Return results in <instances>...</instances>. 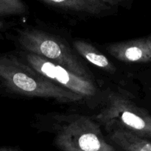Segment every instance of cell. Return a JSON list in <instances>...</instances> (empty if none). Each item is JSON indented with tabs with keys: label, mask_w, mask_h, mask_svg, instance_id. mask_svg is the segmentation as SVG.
Masks as SVG:
<instances>
[{
	"label": "cell",
	"mask_w": 151,
	"mask_h": 151,
	"mask_svg": "<svg viewBox=\"0 0 151 151\" xmlns=\"http://www.w3.org/2000/svg\"><path fill=\"white\" fill-rule=\"evenodd\" d=\"M0 94L52 99L63 103L84 98L56 85L10 53L0 54Z\"/></svg>",
	"instance_id": "1"
},
{
	"label": "cell",
	"mask_w": 151,
	"mask_h": 151,
	"mask_svg": "<svg viewBox=\"0 0 151 151\" xmlns=\"http://www.w3.org/2000/svg\"><path fill=\"white\" fill-rule=\"evenodd\" d=\"M18 41L28 53L44 58L81 78L91 81L88 68L58 36L38 29H27L20 32Z\"/></svg>",
	"instance_id": "2"
},
{
	"label": "cell",
	"mask_w": 151,
	"mask_h": 151,
	"mask_svg": "<svg viewBox=\"0 0 151 151\" xmlns=\"http://www.w3.org/2000/svg\"><path fill=\"white\" fill-rule=\"evenodd\" d=\"M55 143L61 151H116L90 118L76 116L58 131Z\"/></svg>",
	"instance_id": "3"
},
{
	"label": "cell",
	"mask_w": 151,
	"mask_h": 151,
	"mask_svg": "<svg viewBox=\"0 0 151 151\" xmlns=\"http://www.w3.org/2000/svg\"><path fill=\"white\" fill-rule=\"evenodd\" d=\"M106 129L119 128L134 133L150 134L151 122L147 116L119 94L108 97L106 107L97 116Z\"/></svg>",
	"instance_id": "4"
},
{
	"label": "cell",
	"mask_w": 151,
	"mask_h": 151,
	"mask_svg": "<svg viewBox=\"0 0 151 151\" xmlns=\"http://www.w3.org/2000/svg\"><path fill=\"white\" fill-rule=\"evenodd\" d=\"M24 60L29 66L46 78L69 91L85 97H92L97 88L92 81L84 79L70 71L42 57L27 52Z\"/></svg>",
	"instance_id": "5"
},
{
	"label": "cell",
	"mask_w": 151,
	"mask_h": 151,
	"mask_svg": "<svg viewBox=\"0 0 151 151\" xmlns=\"http://www.w3.org/2000/svg\"><path fill=\"white\" fill-rule=\"evenodd\" d=\"M44 4L65 11L98 15L119 5V0H44Z\"/></svg>",
	"instance_id": "6"
},
{
	"label": "cell",
	"mask_w": 151,
	"mask_h": 151,
	"mask_svg": "<svg viewBox=\"0 0 151 151\" xmlns=\"http://www.w3.org/2000/svg\"><path fill=\"white\" fill-rule=\"evenodd\" d=\"M107 50L121 61L137 62L151 58V46L145 41L116 43L109 46Z\"/></svg>",
	"instance_id": "7"
},
{
	"label": "cell",
	"mask_w": 151,
	"mask_h": 151,
	"mask_svg": "<svg viewBox=\"0 0 151 151\" xmlns=\"http://www.w3.org/2000/svg\"><path fill=\"white\" fill-rule=\"evenodd\" d=\"M109 139L122 151H151V142L136 134L119 128L109 130Z\"/></svg>",
	"instance_id": "8"
},
{
	"label": "cell",
	"mask_w": 151,
	"mask_h": 151,
	"mask_svg": "<svg viewBox=\"0 0 151 151\" xmlns=\"http://www.w3.org/2000/svg\"><path fill=\"white\" fill-rule=\"evenodd\" d=\"M73 44L75 50L93 65L111 73L115 72V67L113 63L91 44L83 40H77L74 41Z\"/></svg>",
	"instance_id": "9"
},
{
	"label": "cell",
	"mask_w": 151,
	"mask_h": 151,
	"mask_svg": "<svg viewBox=\"0 0 151 151\" xmlns=\"http://www.w3.org/2000/svg\"><path fill=\"white\" fill-rule=\"evenodd\" d=\"M25 10L26 5L19 0H0V16L22 14Z\"/></svg>",
	"instance_id": "10"
},
{
	"label": "cell",
	"mask_w": 151,
	"mask_h": 151,
	"mask_svg": "<svg viewBox=\"0 0 151 151\" xmlns=\"http://www.w3.org/2000/svg\"><path fill=\"white\" fill-rule=\"evenodd\" d=\"M0 151H21L19 148L14 147H0Z\"/></svg>",
	"instance_id": "11"
},
{
	"label": "cell",
	"mask_w": 151,
	"mask_h": 151,
	"mask_svg": "<svg viewBox=\"0 0 151 151\" xmlns=\"http://www.w3.org/2000/svg\"><path fill=\"white\" fill-rule=\"evenodd\" d=\"M4 23L0 20V33H1V32L3 30V29H4Z\"/></svg>",
	"instance_id": "12"
}]
</instances>
